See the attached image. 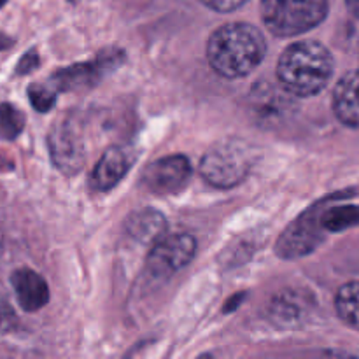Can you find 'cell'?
<instances>
[{"label":"cell","mask_w":359,"mask_h":359,"mask_svg":"<svg viewBox=\"0 0 359 359\" xmlns=\"http://www.w3.org/2000/svg\"><path fill=\"white\" fill-rule=\"evenodd\" d=\"M126 231L140 244H156L167 231V219L158 210L139 209L126 217Z\"/></svg>","instance_id":"cell-14"},{"label":"cell","mask_w":359,"mask_h":359,"mask_svg":"<svg viewBox=\"0 0 359 359\" xmlns=\"http://www.w3.org/2000/svg\"><path fill=\"white\" fill-rule=\"evenodd\" d=\"M251 147L242 140H223L210 147L200 161V174L214 188H233L249 175Z\"/></svg>","instance_id":"cell-4"},{"label":"cell","mask_w":359,"mask_h":359,"mask_svg":"<svg viewBox=\"0 0 359 359\" xmlns=\"http://www.w3.org/2000/svg\"><path fill=\"white\" fill-rule=\"evenodd\" d=\"M319 242H321V235L316 226L314 212L311 210L284 231L283 237L277 242V255L286 259L302 258L314 251Z\"/></svg>","instance_id":"cell-11"},{"label":"cell","mask_w":359,"mask_h":359,"mask_svg":"<svg viewBox=\"0 0 359 359\" xmlns=\"http://www.w3.org/2000/svg\"><path fill=\"white\" fill-rule=\"evenodd\" d=\"M359 224V205L332 207L321 216V226L328 231H342Z\"/></svg>","instance_id":"cell-16"},{"label":"cell","mask_w":359,"mask_h":359,"mask_svg":"<svg viewBox=\"0 0 359 359\" xmlns=\"http://www.w3.org/2000/svg\"><path fill=\"white\" fill-rule=\"evenodd\" d=\"M266 55L262 32L248 23H230L217 28L207 42V60L219 76L237 79L251 74Z\"/></svg>","instance_id":"cell-1"},{"label":"cell","mask_w":359,"mask_h":359,"mask_svg":"<svg viewBox=\"0 0 359 359\" xmlns=\"http://www.w3.org/2000/svg\"><path fill=\"white\" fill-rule=\"evenodd\" d=\"M28 98H30V104L34 105L35 111L48 112L55 105L56 93L42 86V84H30L28 86Z\"/></svg>","instance_id":"cell-18"},{"label":"cell","mask_w":359,"mask_h":359,"mask_svg":"<svg viewBox=\"0 0 359 359\" xmlns=\"http://www.w3.org/2000/svg\"><path fill=\"white\" fill-rule=\"evenodd\" d=\"M337 312L340 319L351 328L359 330V280L340 287L335 300Z\"/></svg>","instance_id":"cell-15"},{"label":"cell","mask_w":359,"mask_h":359,"mask_svg":"<svg viewBox=\"0 0 359 359\" xmlns=\"http://www.w3.org/2000/svg\"><path fill=\"white\" fill-rule=\"evenodd\" d=\"M196 252V241L188 233L163 235L153 244L147 256V272L149 276L165 279L174 276L193 259Z\"/></svg>","instance_id":"cell-5"},{"label":"cell","mask_w":359,"mask_h":359,"mask_svg":"<svg viewBox=\"0 0 359 359\" xmlns=\"http://www.w3.org/2000/svg\"><path fill=\"white\" fill-rule=\"evenodd\" d=\"M335 62L328 49L316 41L291 44L277 63V79L293 97H314L333 77Z\"/></svg>","instance_id":"cell-2"},{"label":"cell","mask_w":359,"mask_h":359,"mask_svg":"<svg viewBox=\"0 0 359 359\" xmlns=\"http://www.w3.org/2000/svg\"><path fill=\"white\" fill-rule=\"evenodd\" d=\"M191 179V165L186 156L174 154L156 160L142 172V186L154 195H172Z\"/></svg>","instance_id":"cell-7"},{"label":"cell","mask_w":359,"mask_h":359,"mask_svg":"<svg viewBox=\"0 0 359 359\" xmlns=\"http://www.w3.org/2000/svg\"><path fill=\"white\" fill-rule=\"evenodd\" d=\"M18 304L27 312H35L49 302V287L37 272L30 269H20L11 277Z\"/></svg>","instance_id":"cell-12"},{"label":"cell","mask_w":359,"mask_h":359,"mask_svg":"<svg viewBox=\"0 0 359 359\" xmlns=\"http://www.w3.org/2000/svg\"><path fill=\"white\" fill-rule=\"evenodd\" d=\"M25 128L23 112L13 104H0V139L14 140Z\"/></svg>","instance_id":"cell-17"},{"label":"cell","mask_w":359,"mask_h":359,"mask_svg":"<svg viewBox=\"0 0 359 359\" xmlns=\"http://www.w3.org/2000/svg\"><path fill=\"white\" fill-rule=\"evenodd\" d=\"M135 161V154L126 146H112L102 154L97 167L91 172V188L95 191H109L114 188Z\"/></svg>","instance_id":"cell-10"},{"label":"cell","mask_w":359,"mask_h":359,"mask_svg":"<svg viewBox=\"0 0 359 359\" xmlns=\"http://www.w3.org/2000/svg\"><path fill=\"white\" fill-rule=\"evenodd\" d=\"M14 323V312L13 309L7 305L6 300H0V333L9 330Z\"/></svg>","instance_id":"cell-21"},{"label":"cell","mask_w":359,"mask_h":359,"mask_svg":"<svg viewBox=\"0 0 359 359\" xmlns=\"http://www.w3.org/2000/svg\"><path fill=\"white\" fill-rule=\"evenodd\" d=\"M290 97L286 90H276L270 84H259L251 91V107L255 118L262 123L263 126L279 125L283 119H286L287 114L293 112L294 105L291 104Z\"/></svg>","instance_id":"cell-9"},{"label":"cell","mask_w":359,"mask_h":359,"mask_svg":"<svg viewBox=\"0 0 359 359\" xmlns=\"http://www.w3.org/2000/svg\"><path fill=\"white\" fill-rule=\"evenodd\" d=\"M333 111L344 125L359 128V70H351L337 83Z\"/></svg>","instance_id":"cell-13"},{"label":"cell","mask_w":359,"mask_h":359,"mask_svg":"<svg viewBox=\"0 0 359 359\" xmlns=\"http://www.w3.org/2000/svg\"><path fill=\"white\" fill-rule=\"evenodd\" d=\"M13 44H14L13 39L7 37L6 34H2V32H0V51H6V49H9Z\"/></svg>","instance_id":"cell-22"},{"label":"cell","mask_w":359,"mask_h":359,"mask_svg":"<svg viewBox=\"0 0 359 359\" xmlns=\"http://www.w3.org/2000/svg\"><path fill=\"white\" fill-rule=\"evenodd\" d=\"M123 62V53L118 49L102 53L98 58L86 63H76L72 67L53 74L51 81L58 90H86L97 84L111 69Z\"/></svg>","instance_id":"cell-8"},{"label":"cell","mask_w":359,"mask_h":359,"mask_svg":"<svg viewBox=\"0 0 359 359\" xmlns=\"http://www.w3.org/2000/svg\"><path fill=\"white\" fill-rule=\"evenodd\" d=\"M37 67H39V56H37V53L32 49V51H28L27 55H25L23 58L18 62L16 74H20V76H27V74L34 72Z\"/></svg>","instance_id":"cell-20"},{"label":"cell","mask_w":359,"mask_h":359,"mask_svg":"<svg viewBox=\"0 0 359 359\" xmlns=\"http://www.w3.org/2000/svg\"><path fill=\"white\" fill-rule=\"evenodd\" d=\"M48 146L53 163L58 170L67 175H74L81 170L84 165V144L72 119H63L53 126Z\"/></svg>","instance_id":"cell-6"},{"label":"cell","mask_w":359,"mask_h":359,"mask_svg":"<svg viewBox=\"0 0 359 359\" xmlns=\"http://www.w3.org/2000/svg\"><path fill=\"white\" fill-rule=\"evenodd\" d=\"M7 4V0H0V7H4Z\"/></svg>","instance_id":"cell-24"},{"label":"cell","mask_w":359,"mask_h":359,"mask_svg":"<svg viewBox=\"0 0 359 359\" xmlns=\"http://www.w3.org/2000/svg\"><path fill=\"white\" fill-rule=\"evenodd\" d=\"M346 4L347 7H349L351 13H353L359 20V0H346Z\"/></svg>","instance_id":"cell-23"},{"label":"cell","mask_w":359,"mask_h":359,"mask_svg":"<svg viewBox=\"0 0 359 359\" xmlns=\"http://www.w3.org/2000/svg\"><path fill=\"white\" fill-rule=\"evenodd\" d=\"M202 2L217 13H231V11L244 6L248 0H202Z\"/></svg>","instance_id":"cell-19"},{"label":"cell","mask_w":359,"mask_h":359,"mask_svg":"<svg viewBox=\"0 0 359 359\" xmlns=\"http://www.w3.org/2000/svg\"><path fill=\"white\" fill-rule=\"evenodd\" d=\"M328 0H262L265 27L279 37H294L311 32L325 21Z\"/></svg>","instance_id":"cell-3"}]
</instances>
